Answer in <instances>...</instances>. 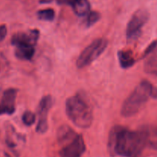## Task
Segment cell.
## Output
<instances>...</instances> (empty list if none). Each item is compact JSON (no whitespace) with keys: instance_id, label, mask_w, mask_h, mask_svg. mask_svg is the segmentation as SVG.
<instances>
[{"instance_id":"14","label":"cell","mask_w":157,"mask_h":157,"mask_svg":"<svg viewBox=\"0 0 157 157\" xmlns=\"http://www.w3.org/2000/svg\"><path fill=\"white\" fill-rule=\"evenodd\" d=\"M118 61L122 68L127 69L133 67L135 64V59L130 51L121 50L117 53Z\"/></svg>"},{"instance_id":"11","label":"cell","mask_w":157,"mask_h":157,"mask_svg":"<svg viewBox=\"0 0 157 157\" xmlns=\"http://www.w3.org/2000/svg\"><path fill=\"white\" fill-rule=\"evenodd\" d=\"M15 55L17 58L22 61H30L35 52V46L30 44H18L15 45Z\"/></svg>"},{"instance_id":"3","label":"cell","mask_w":157,"mask_h":157,"mask_svg":"<svg viewBox=\"0 0 157 157\" xmlns=\"http://www.w3.org/2000/svg\"><path fill=\"white\" fill-rule=\"evenodd\" d=\"M65 110L68 118L76 127L87 129L91 126L94 120L93 111L88 103L81 95L77 94L67 98Z\"/></svg>"},{"instance_id":"2","label":"cell","mask_w":157,"mask_h":157,"mask_svg":"<svg viewBox=\"0 0 157 157\" xmlns=\"http://www.w3.org/2000/svg\"><path fill=\"white\" fill-rule=\"evenodd\" d=\"M150 98H157V88L148 81L144 80L124 101L121 107L122 116L130 117L136 115L147 104Z\"/></svg>"},{"instance_id":"15","label":"cell","mask_w":157,"mask_h":157,"mask_svg":"<svg viewBox=\"0 0 157 157\" xmlns=\"http://www.w3.org/2000/svg\"><path fill=\"white\" fill-rule=\"evenodd\" d=\"M71 6L78 16H84L90 12V4L88 0H75Z\"/></svg>"},{"instance_id":"5","label":"cell","mask_w":157,"mask_h":157,"mask_svg":"<svg viewBox=\"0 0 157 157\" xmlns=\"http://www.w3.org/2000/svg\"><path fill=\"white\" fill-rule=\"evenodd\" d=\"M150 18V13L145 9H140L134 12L129 21L126 31V36L129 42L138 39L142 32V29Z\"/></svg>"},{"instance_id":"6","label":"cell","mask_w":157,"mask_h":157,"mask_svg":"<svg viewBox=\"0 0 157 157\" xmlns=\"http://www.w3.org/2000/svg\"><path fill=\"white\" fill-rule=\"evenodd\" d=\"M53 104L52 96H44L39 102L38 108V122L36 126V132L38 133H44L48 130V114Z\"/></svg>"},{"instance_id":"21","label":"cell","mask_w":157,"mask_h":157,"mask_svg":"<svg viewBox=\"0 0 157 157\" xmlns=\"http://www.w3.org/2000/svg\"><path fill=\"white\" fill-rule=\"evenodd\" d=\"M75 0H57L58 5H71Z\"/></svg>"},{"instance_id":"17","label":"cell","mask_w":157,"mask_h":157,"mask_svg":"<svg viewBox=\"0 0 157 157\" xmlns=\"http://www.w3.org/2000/svg\"><path fill=\"white\" fill-rule=\"evenodd\" d=\"M87 15V16L85 20V25L87 28L94 25L95 23L98 22V21L101 19V14L98 12H95V11L90 12Z\"/></svg>"},{"instance_id":"9","label":"cell","mask_w":157,"mask_h":157,"mask_svg":"<svg viewBox=\"0 0 157 157\" xmlns=\"http://www.w3.org/2000/svg\"><path fill=\"white\" fill-rule=\"evenodd\" d=\"M17 92L15 88H9L3 92L0 104L4 110L5 114L12 115L15 113Z\"/></svg>"},{"instance_id":"19","label":"cell","mask_w":157,"mask_h":157,"mask_svg":"<svg viewBox=\"0 0 157 157\" xmlns=\"http://www.w3.org/2000/svg\"><path fill=\"white\" fill-rule=\"evenodd\" d=\"M157 47V41H153V42L151 43V44H150V45L147 47V48L146 49L145 52H144V57H146L147 55H149V54L150 53V52H153V50H154L155 48Z\"/></svg>"},{"instance_id":"16","label":"cell","mask_w":157,"mask_h":157,"mask_svg":"<svg viewBox=\"0 0 157 157\" xmlns=\"http://www.w3.org/2000/svg\"><path fill=\"white\" fill-rule=\"evenodd\" d=\"M37 17L39 20L46 21H53L55 16V10L52 9H41L37 12Z\"/></svg>"},{"instance_id":"12","label":"cell","mask_w":157,"mask_h":157,"mask_svg":"<svg viewBox=\"0 0 157 157\" xmlns=\"http://www.w3.org/2000/svg\"><path fill=\"white\" fill-rule=\"evenodd\" d=\"M144 58V71L150 75L157 76V47Z\"/></svg>"},{"instance_id":"10","label":"cell","mask_w":157,"mask_h":157,"mask_svg":"<svg viewBox=\"0 0 157 157\" xmlns=\"http://www.w3.org/2000/svg\"><path fill=\"white\" fill-rule=\"evenodd\" d=\"M140 130L145 140L146 146L157 150V126L144 125Z\"/></svg>"},{"instance_id":"8","label":"cell","mask_w":157,"mask_h":157,"mask_svg":"<svg viewBox=\"0 0 157 157\" xmlns=\"http://www.w3.org/2000/svg\"><path fill=\"white\" fill-rule=\"evenodd\" d=\"M40 32L38 29H31L27 32H20L14 34L11 38L12 45L18 44H30L35 46L39 38Z\"/></svg>"},{"instance_id":"4","label":"cell","mask_w":157,"mask_h":157,"mask_svg":"<svg viewBox=\"0 0 157 157\" xmlns=\"http://www.w3.org/2000/svg\"><path fill=\"white\" fill-rule=\"evenodd\" d=\"M108 41L105 38H98L92 41L88 46L85 48L81 52L77 60L76 65L78 68H83L101 56V54L106 50Z\"/></svg>"},{"instance_id":"1","label":"cell","mask_w":157,"mask_h":157,"mask_svg":"<svg viewBox=\"0 0 157 157\" xmlns=\"http://www.w3.org/2000/svg\"><path fill=\"white\" fill-rule=\"evenodd\" d=\"M145 140L140 130L132 131L122 126H114L108 138V150L111 156L140 157Z\"/></svg>"},{"instance_id":"13","label":"cell","mask_w":157,"mask_h":157,"mask_svg":"<svg viewBox=\"0 0 157 157\" xmlns=\"http://www.w3.org/2000/svg\"><path fill=\"white\" fill-rule=\"evenodd\" d=\"M78 133L67 125H63L58 128L57 132V139L60 144L64 145L67 143L70 142L77 136Z\"/></svg>"},{"instance_id":"7","label":"cell","mask_w":157,"mask_h":157,"mask_svg":"<svg viewBox=\"0 0 157 157\" xmlns=\"http://www.w3.org/2000/svg\"><path fill=\"white\" fill-rule=\"evenodd\" d=\"M86 150L85 143L81 135L77 136L64 145L59 152L60 157H81Z\"/></svg>"},{"instance_id":"22","label":"cell","mask_w":157,"mask_h":157,"mask_svg":"<svg viewBox=\"0 0 157 157\" xmlns=\"http://www.w3.org/2000/svg\"><path fill=\"white\" fill-rule=\"evenodd\" d=\"M53 0H39V2L41 4H48V3H51Z\"/></svg>"},{"instance_id":"18","label":"cell","mask_w":157,"mask_h":157,"mask_svg":"<svg viewBox=\"0 0 157 157\" xmlns=\"http://www.w3.org/2000/svg\"><path fill=\"white\" fill-rule=\"evenodd\" d=\"M35 119H36V116H35V113H32V111H29V110L25 112L21 116L22 123L27 127L33 125L35 122Z\"/></svg>"},{"instance_id":"20","label":"cell","mask_w":157,"mask_h":157,"mask_svg":"<svg viewBox=\"0 0 157 157\" xmlns=\"http://www.w3.org/2000/svg\"><path fill=\"white\" fill-rule=\"evenodd\" d=\"M7 35V28L5 25H0V42L5 39V38Z\"/></svg>"}]
</instances>
